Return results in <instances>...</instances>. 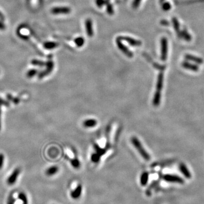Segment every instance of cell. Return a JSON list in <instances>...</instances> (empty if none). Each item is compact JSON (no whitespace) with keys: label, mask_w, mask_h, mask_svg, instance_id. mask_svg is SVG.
<instances>
[{"label":"cell","mask_w":204,"mask_h":204,"mask_svg":"<svg viewBox=\"0 0 204 204\" xmlns=\"http://www.w3.org/2000/svg\"><path fill=\"white\" fill-rule=\"evenodd\" d=\"M1 105H0V130L1 129Z\"/></svg>","instance_id":"obj_34"},{"label":"cell","mask_w":204,"mask_h":204,"mask_svg":"<svg viewBox=\"0 0 204 204\" xmlns=\"http://www.w3.org/2000/svg\"><path fill=\"white\" fill-rule=\"evenodd\" d=\"M117 39H118L120 40H124L125 41H126V42H128L131 46H133V47H139L141 45L142 43L139 41L136 40L135 39H133L132 37H127V36H125V37H118Z\"/></svg>","instance_id":"obj_4"},{"label":"cell","mask_w":204,"mask_h":204,"mask_svg":"<svg viewBox=\"0 0 204 204\" xmlns=\"http://www.w3.org/2000/svg\"><path fill=\"white\" fill-rule=\"evenodd\" d=\"M0 29H1V30L4 29V26H3L2 23H0Z\"/></svg>","instance_id":"obj_35"},{"label":"cell","mask_w":204,"mask_h":204,"mask_svg":"<svg viewBox=\"0 0 204 204\" xmlns=\"http://www.w3.org/2000/svg\"><path fill=\"white\" fill-rule=\"evenodd\" d=\"M57 46H58V44L54 42H46L44 44V47L46 49H48V50L53 49L54 48H56Z\"/></svg>","instance_id":"obj_19"},{"label":"cell","mask_w":204,"mask_h":204,"mask_svg":"<svg viewBox=\"0 0 204 204\" xmlns=\"http://www.w3.org/2000/svg\"><path fill=\"white\" fill-rule=\"evenodd\" d=\"M46 65H47V70L41 72L39 74V78L40 79L43 78L44 77H45V76L47 75L48 74H50L51 73V71L53 70V68L54 67V64L52 61H48V63H47Z\"/></svg>","instance_id":"obj_10"},{"label":"cell","mask_w":204,"mask_h":204,"mask_svg":"<svg viewBox=\"0 0 204 204\" xmlns=\"http://www.w3.org/2000/svg\"><path fill=\"white\" fill-rule=\"evenodd\" d=\"M132 142L135 148L140 154V155L144 159H145L146 160H149L150 159V156L149 155V153L145 150V149L142 146L141 143L136 137H133L132 138Z\"/></svg>","instance_id":"obj_1"},{"label":"cell","mask_w":204,"mask_h":204,"mask_svg":"<svg viewBox=\"0 0 204 204\" xmlns=\"http://www.w3.org/2000/svg\"><path fill=\"white\" fill-rule=\"evenodd\" d=\"M161 93L155 92L153 98V104L154 106H158L160 103Z\"/></svg>","instance_id":"obj_16"},{"label":"cell","mask_w":204,"mask_h":204,"mask_svg":"<svg viewBox=\"0 0 204 204\" xmlns=\"http://www.w3.org/2000/svg\"><path fill=\"white\" fill-rule=\"evenodd\" d=\"M116 43L118 45V47L119 49L122 51L126 56H127L129 57H133V53L131 52V51H129L128 48L124 46L121 42V40L118 39H116Z\"/></svg>","instance_id":"obj_7"},{"label":"cell","mask_w":204,"mask_h":204,"mask_svg":"<svg viewBox=\"0 0 204 204\" xmlns=\"http://www.w3.org/2000/svg\"><path fill=\"white\" fill-rule=\"evenodd\" d=\"M86 30L87 35L89 37H92L93 35V29H92V24L91 19H88L86 20L85 22Z\"/></svg>","instance_id":"obj_12"},{"label":"cell","mask_w":204,"mask_h":204,"mask_svg":"<svg viewBox=\"0 0 204 204\" xmlns=\"http://www.w3.org/2000/svg\"><path fill=\"white\" fill-rule=\"evenodd\" d=\"M4 161V156L2 154H0V170L2 169Z\"/></svg>","instance_id":"obj_28"},{"label":"cell","mask_w":204,"mask_h":204,"mask_svg":"<svg viewBox=\"0 0 204 204\" xmlns=\"http://www.w3.org/2000/svg\"><path fill=\"white\" fill-rule=\"evenodd\" d=\"M20 173V169H16L14 170L13 173L10 175V176L8 177L7 180V183L9 185H13L14 184L17 180L18 176Z\"/></svg>","instance_id":"obj_6"},{"label":"cell","mask_w":204,"mask_h":204,"mask_svg":"<svg viewBox=\"0 0 204 204\" xmlns=\"http://www.w3.org/2000/svg\"><path fill=\"white\" fill-rule=\"evenodd\" d=\"M58 171V168L57 166H52L47 170L46 173L48 176H52L57 173Z\"/></svg>","instance_id":"obj_18"},{"label":"cell","mask_w":204,"mask_h":204,"mask_svg":"<svg viewBox=\"0 0 204 204\" xmlns=\"http://www.w3.org/2000/svg\"><path fill=\"white\" fill-rule=\"evenodd\" d=\"M97 5L99 7H102V6L105 3V1L104 0H97L96 1Z\"/></svg>","instance_id":"obj_33"},{"label":"cell","mask_w":204,"mask_h":204,"mask_svg":"<svg viewBox=\"0 0 204 204\" xmlns=\"http://www.w3.org/2000/svg\"><path fill=\"white\" fill-rule=\"evenodd\" d=\"M107 12H108L110 15L113 14V13H114V10H113L112 6L111 5V4H108V5H107Z\"/></svg>","instance_id":"obj_27"},{"label":"cell","mask_w":204,"mask_h":204,"mask_svg":"<svg viewBox=\"0 0 204 204\" xmlns=\"http://www.w3.org/2000/svg\"><path fill=\"white\" fill-rule=\"evenodd\" d=\"M0 105H5L6 107H9V103L6 101H4L3 99H2V98H0Z\"/></svg>","instance_id":"obj_30"},{"label":"cell","mask_w":204,"mask_h":204,"mask_svg":"<svg viewBox=\"0 0 204 204\" xmlns=\"http://www.w3.org/2000/svg\"><path fill=\"white\" fill-rule=\"evenodd\" d=\"M71 165L75 168V169H78L80 167V163L79 160L77 159H75L71 161Z\"/></svg>","instance_id":"obj_23"},{"label":"cell","mask_w":204,"mask_h":204,"mask_svg":"<svg viewBox=\"0 0 204 204\" xmlns=\"http://www.w3.org/2000/svg\"><path fill=\"white\" fill-rule=\"evenodd\" d=\"M172 20H173V26H174L175 29L176 31H179V22H178L177 20L175 18H173Z\"/></svg>","instance_id":"obj_25"},{"label":"cell","mask_w":204,"mask_h":204,"mask_svg":"<svg viewBox=\"0 0 204 204\" xmlns=\"http://www.w3.org/2000/svg\"><path fill=\"white\" fill-rule=\"evenodd\" d=\"M31 63L34 65H37V66H43L45 65V63H43V61H40L39 60H34L31 61Z\"/></svg>","instance_id":"obj_24"},{"label":"cell","mask_w":204,"mask_h":204,"mask_svg":"<svg viewBox=\"0 0 204 204\" xmlns=\"http://www.w3.org/2000/svg\"><path fill=\"white\" fill-rule=\"evenodd\" d=\"M15 203V199L13 197V195H10L9 196L8 200H7V204H14Z\"/></svg>","instance_id":"obj_26"},{"label":"cell","mask_w":204,"mask_h":204,"mask_svg":"<svg viewBox=\"0 0 204 204\" xmlns=\"http://www.w3.org/2000/svg\"></svg>","instance_id":"obj_37"},{"label":"cell","mask_w":204,"mask_h":204,"mask_svg":"<svg viewBox=\"0 0 204 204\" xmlns=\"http://www.w3.org/2000/svg\"><path fill=\"white\" fill-rule=\"evenodd\" d=\"M37 73V70L36 69H31L29 70L27 73V77L28 78H32L35 76Z\"/></svg>","instance_id":"obj_22"},{"label":"cell","mask_w":204,"mask_h":204,"mask_svg":"<svg viewBox=\"0 0 204 204\" xmlns=\"http://www.w3.org/2000/svg\"><path fill=\"white\" fill-rule=\"evenodd\" d=\"M74 42L76 44L77 46H78V47H81L84 45V44L85 43V40L83 37H77L75 39Z\"/></svg>","instance_id":"obj_21"},{"label":"cell","mask_w":204,"mask_h":204,"mask_svg":"<svg viewBox=\"0 0 204 204\" xmlns=\"http://www.w3.org/2000/svg\"><path fill=\"white\" fill-rule=\"evenodd\" d=\"M179 169L180 171L181 172V173L183 175V176L187 178L188 179H189L192 177V175L190 172L189 171V170H188V169L187 168V166L183 163H181L179 165Z\"/></svg>","instance_id":"obj_8"},{"label":"cell","mask_w":204,"mask_h":204,"mask_svg":"<svg viewBox=\"0 0 204 204\" xmlns=\"http://www.w3.org/2000/svg\"><path fill=\"white\" fill-rule=\"evenodd\" d=\"M167 54V40L166 37H163L161 40V59L165 61Z\"/></svg>","instance_id":"obj_3"},{"label":"cell","mask_w":204,"mask_h":204,"mask_svg":"<svg viewBox=\"0 0 204 204\" xmlns=\"http://www.w3.org/2000/svg\"><path fill=\"white\" fill-rule=\"evenodd\" d=\"M163 179L166 182L172 183H177V184H184V179L178 175H172V174H166L163 176Z\"/></svg>","instance_id":"obj_2"},{"label":"cell","mask_w":204,"mask_h":204,"mask_svg":"<svg viewBox=\"0 0 204 204\" xmlns=\"http://www.w3.org/2000/svg\"><path fill=\"white\" fill-rule=\"evenodd\" d=\"M170 8H171V6H170V3L168 2H166L163 5V10H165L166 11L170 10Z\"/></svg>","instance_id":"obj_29"},{"label":"cell","mask_w":204,"mask_h":204,"mask_svg":"<svg viewBox=\"0 0 204 204\" xmlns=\"http://www.w3.org/2000/svg\"><path fill=\"white\" fill-rule=\"evenodd\" d=\"M149 180V173L148 172L143 173L141 176L140 183L142 186H146Z\"/></svg>","instance_id":"obj_17"},{"label":"cell","mask_w":204,"mask_h":204,"mask_svg":"<svg viewBox=\"0 0 204 204\" xmlns=\"http://www.w3.org/2000/svg\"><path fill=\"white\" fill-rule=\"evenodd\" d=\"M163 77L164 75L162 72L160 73L158 75L156 86V91H155L156 92L161 93V91L163 88Z\"/></svg>","instance_id":"obj_11"},{"label":"cell","mask_w":204,"mask_h":204,"mask_svg":"<svg viewBox=\"0 0 204 204\" xmlns=\"http://www.w3.org/2000/svg\"><path fill=\"white\" fill-rule=\"evenodd\" d=\"M141 1V0H134L133 3V6L134 8H137L139 5L140 2Z\"/></svg>","instance_id":"obj_32"},{"label":"cell","mask_w":204,"mask_h":204,"mask_svg":"<svg viewBox=\"0 0 204 204\" xmlns=\"http://www.w3.org/2000/svg\"><path fill=\"white\" fill-rule=\"evenodd\" d=\"M182 66L183 67L188 70H192L193 71H197L199 70V67L195 64H190L188 62L184 61L182 63Z\"/></svg>","instance_id":"obj_13"},{"label":"cell","mask_w":204,"mask_h":204,"mask_svg":"<svg viewBox=\"0 0 204 204\" xmlns=\"http://www.w3.org/2000/svg\"><path fill=\"white\" fill-rule=\"evenodd\" d=\"M7 98H8L9 100H11V101H12L13 102H14L15 103H18V102H19V99H17V98H13L10 95H7Z\"/></svg>","instance_id":"obj_31"},{"label":"cell","mask_w":204,"mask_h":204,"mask_svg":"<svg viewBox=\"0 0 204 204\" xmlns=\"http://www.w3.org/2000/svg\"><path fill=\"white\" fill-rule=\"evenodd\" d=\"M18 198L23 202V204H28V200L27 196L23 192L19 193L18 195Z\"/></svg>","instance_id":"obj_20"},{"label":"cell","mask_w":204,"mask_h":204,"mask_svg":"<svg viewBox=\"0 0 204 204\" xmlns=\"http://www.w3.org/2000/svg\"><path fill=\"white\" fill-rule=\"evenodd\" d=\"M164 0H160V2H162V1H163Z\"/></svg>","instance_id":"obj_36"},{"label":"cell","mask_w":204,"mask_h":204,"mask_svg":"<svg viewBox=\"0 0 204 204\" xmlns=\"http://www.w3.org/2000/svg\"><path fill=\"white\" fill-rule=\"evenodd\" d=\"M82 192V187L81 185H78L75 189L72 190L70 193L71 197L74 200L78 199L81 196Z\"/></svg>","instance_id":"obj_9"},{"label":"cell","mask_w":204,"mask_h":204,"mask_svg":"<svg viewBox=\"0 0 204 204\" xmlns=\"http://www.w3.org/2000/svg\"><path fill=\"white\" fill-rule=\"evenodd\" d=\"M70 12V9L68 7H56L53 8L51 10V12L54 14H67L69 13Z\"/></svg>","instance_id":"obj_5"},{"label":"cell","mask_w":204,"mask_h":204,"mask_svg":"<svg viewBox=\"0 0 204 204\" xmlns=\"http://www.w3.org/2000/svg\"><path fill=\"white\" fill-rule=\"evenodd\" d=\"M186 58L187 60H190L192 61H193L198 64H202L204 62L203 60L201 58H199L198 57H196L190 54H187L186 56Z\"/></svg>","instance_id":"obj_14"},{"label":"cell","mask_w":204,"mask_h":204,"mask_svg":"<svg viewBox=\"0 0 204 204\" xmlns=\"http://www.w3.org/2000/svg\"><path fill=\"white\" fill-rule=\"evenodd\" d=\"M97 124V120L94 119H88L84 122V125L86 128H92Z\"/></svg>","instance_id":"obj_15"}]
</instances>
